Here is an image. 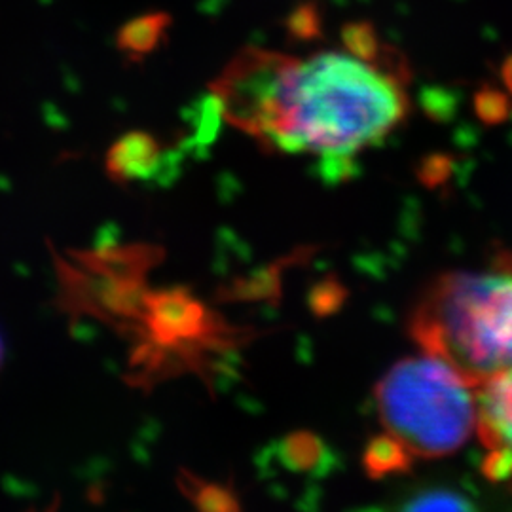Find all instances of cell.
Instances as JSON below:
<instances>
[{
	"mask_svg": "<svg viewBox=\"0 0 512 512\" xmlns=\"http://www.w3.org/2000/svg\"><path fill=\"white\" fill-rule=\"evenodd\" d=\"M403 76L351 52L249 48L213 84L224 118L262 145L319 158L330 179L401 124Z\"/></svg>",
	"mask_w": 512,
	"mask_h": 512,
	"instance_id": "obj_1",
	"label": "cell"
},
{
	"mask_svg": "<svg viewBox=\"0 0 512 512\" xmlns=\"http://www.w3.org/2000/svg\"><path fill=\"white\" fill-rule=\"evenodd\" d=\"M410 336L478 387L512 366V258L499 270L446 274L408 323Z\"/></svg>",
	"mask_w": 512,
	"mask_h": 512,
	"instance_id": "obj_2",
	"label": "cell"
},
{
	"mask_svg": "<svg viewBox=\"0 0 512 512\" xmlns=\"http://www.w3.org/2000/svg\"><path fill=\"white\" fill-rule=\"evenodd\" d=\"M387 431L421 458L459 450L476 427V387L435 355L404 359L376 387Z\"/></svg>",
	"mask_w": 512,
	"mask_h": 512,
	"instance_id": "obj_3",
	"label": "cell"
},
{
	"mask_svg": "<svg viewBox=\"0 0 512 512\" xmlns=\"http://www.w3.org/2000/svg\"><path fill=\"white\" fill-rule=\"evenodd\" d=\"M476 429L490 450L512 458V366L476 387Z\"/></svg>",
	"mask_w": 512,
	"mask_h": 512,
	"instance_id": "obj_4",
	"label": "cell"
},
{
	"mask_svg": "<svg viewBox=\"0 0 512 512\" xmlns=\"http://www.w3.org/2000/svg\"><path fill=\"white\" fill-rule=\"evenodd\" d=\"M171 23L167 14H148L129 21L118 33V48L133 57L150 54L164 38Z\"/></svg>",
	"mask_w": 512,
	"mask_h": 512,
	"instance_id": "obj_5",
	"label": "cell"
},
{
	"mask_svg": "<svg viewBox=\"0 0 512 512\" xmlns=\"http://www.w3.org/2000/svg\"><path fill=\"white\" fill-rule=\"evenodd\" d=\"M158 147L145 133H131L124 137L110 154V167L120 177H137L148 165L156 162Z\"/></svg>",
	"mask_w": 512,
	"mask_h": 512,
	"instance_id": "obj_6",
	"label": "cell"
},
{
	"mask_svg": "<svg viewBox=\"0 0 512 512\" xmlns=\"http://www.w3.org/2000/svg\"><path fill=\"white\" fill-rule=\"evenodd\" d=\"M410 456L412 454L403 442L389 433L384 437L370 440V444L366 446L363 463L366 473L372 478H384L406 471L410 467Z\"/></svg>",
	"mask_w": 512,
	"mask_h": 512,
	"instance_id": "obj_7",
	"label": "cell"
},
{
	"mask_svg": "<svg viewBox=\"0 0 512 512\" xmlns=\"http://www.w3.org/2000/svg\"><path fill=\"white\" fill-rule=\"evenodd\" d=\"M408 511H471L473 505L469 499H463L454 492H431L418 495L412 503L406 505Z\"/></svg>",
	"mask_w": 512,
	"mask_h": 512,
	"instance_id": "obj_8",
	"label": "cell"
},
{
	"mask_svg": "<svg viewBox=\"0 0 512 512\" xmlns=\"http://www.w3.org/2000/svg\"><path fill=\"white\" fill-rule=\"evenodd\" d=\"M476 110L482 116V120L495 124V122H501L503 118H507L509 101L499 92L486 90V92L478 93Z\"/></svg>",
	"mask_w": 512,
	"mask_h": 512,
	"instance_id": "obj_9",
	"label": "cell"
},
{
	"mask_svg": "<svg viewBox=\"0 0 512 512\" xmlns=\"http://www.w3.org/2000/svg\"><path fill=\"white\" fill-rule=\"evenodd\" d=\"M287 450H289V458L293 459L294 465H300V467H313L321 456L319 440L310 435H302V437L289 440Z\"/></svg>",
	"mask_w": 512,
	"mask_h": 512,
	"instance_id": "obj_10",
	"label": "cell"
},
{
	"mask_svg": "<svg viewBox=\"0 0 512 512\" xmlns=\"http://www.w3.org/2000/svg\"><path fill=\"white\" fill-rule=\"evenodd\" d=\"M203 509H226L234 507V503H228L230 495L226 494L222 488L217 486H203L200 494L194 495Z\"/></svg>",
	"mask_w": 512,
	"mask_h": 512,
	"instance_id": "obj_11",
	"label": "cell"
},
{
	"mask_svg": "<svg viewBox=\"0 0 512 512\" xmlns=\"http://www.w3.org/2000/svg\"><path fill=\"white\" fill-rule=\"evenodd\" d=\"M448 169H450V162L440 158V156H435V158H431V160H427L423 164L421 177H423V181L427 184H437L446 179Z\"/></svg>",
	"mask_w": 512,
	"mask_h": 512,
	"instance_id": "obj_12",
	"label": "cell"
},
{
	"mask_svg": "<svg viewBox=\"0 0 512 512\" xmlns=\"http://www.w3.org/2000/svg\"><path fill=\"white\" fill-rule=\"evenodd\" d=\"M503 80H505L507 88H509L512 93V55L507 59V63L503 65Z\"/></svg>",
	"mask_w": 512,
	"mask_h": 512,
	"instance_id": "obj_13",
	"label": "cell"
},
{
	"mask_svg": "<svg viewBox=\"0 0 512 512\" xmlns=\"http://www.w3.org/2000/svg\"><path fill=\"white\" fill-rule=\"evenodd\" d=\"M2 357H4V346H2V340H0V365H2Z\"/></svg>",
	"mask_w": 512,
	"mask_h": 512,
	"instance_id": "obj_14",
	"label": "cell"
}]
</instances>
